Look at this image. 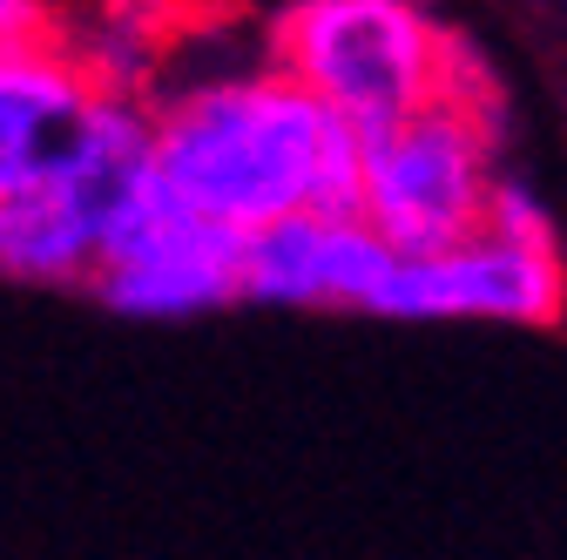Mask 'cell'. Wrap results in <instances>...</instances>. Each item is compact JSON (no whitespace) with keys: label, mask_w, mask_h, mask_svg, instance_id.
<instances>
[{"label":"cell","mask_w":567,"mask_h":560,"mask_svg":"<svg viewBox=\"0 0 567 560\" xmlns=\"http://www.w3.org/2000/svg\"><path fill=\"white\" fill-rule=\"evenodd\" d=\"M446 28L419 0H291L270 21V61L359 135L446 95Z\"/></svg>","instance_id":"2"},{"label":"cell","mask_w":567,"mask_h":560,"mask_svg":"<svg viewBox=\"0 0 567 560\" xmlns=\"http://www.w3.org/2000/svg\"><path fill=\"white\" fill-rule=\"evenodd\" d=\"M567 304V270L554 250L466 237L440 257H399L385 291L372 298L379 318H493V324H554Z\"/></svg>","instance_id":"6"},{"label":"cell","mask_w":567,"mask_h":560,"mask_svg":"<svg viewBox=\"0 0 567 560\" xmlns=\"http://www.w3.org/2000/svg\"><path fill=\"white\" fill-rule=\"evenodd\" d=\"M21 34H48L41 0H0V41H21Z\"/></svg>","instance_id":"11"},{"label":"cell","mask_w":567,"mask_h":560,"mask_svg":"<svg viewBox=\"0 0 567 560\" xmlns=\"http://www.w3.org/2000/svg\"><path fill=\"white\" fill-rule=\"evenodd\" d=\"M75 61H82V75H89L95 95H135L142 82L156 75V48H150V34H142L128 14H115L89 41H75Z\"/></svg>","instance_id":"9"},{"label":"cell","mask_w":567,"mask_h":560,"mask_svg":"<svg viewBox=\"0 0 567 560\" xmlns=\"http://www.w3.org/2000/svg\"><path fill=\"white\" fill-rule=\"evenodd\" d=\"M89 102L95 89L82 75L75 48H61L48 34L0 41V203L28 189L41 169H54Z\"/></svg>","instance_id":"8"},{"label":"cell","mask_w":567,"mask_h":560,"mask_svg":"<svg viewBox=\"0 0 567 560\" xmlns=\"http://www.w3.org/2000/svg\"><path fill=\"white\" fill-rule=\"evenodd\" d=\"M89 284L122 318H196L244 298V237L203 224L150 156L109 203Z\"/></svg>","instance_id":"4"},{"label":"cell","mask_w":567,"mask_h":560,"mask_svg":"<svg viewBox=\"0 0 567 560\" xmlns=\"http://www.w3.org/2000/svg\"><path fill=\"white\" fill-rule=\"evenodd\" d=\"M156 156V115L135 95H95L54 169L0 203V277L14 284H82L102 257V224L122 183Z\"/></svg>","instance_id":"3"},{"label":"cell","mask_w":567,"mask_h":560,"mask_svg":"<svg viewBox=\"0 0 567 560\" xmlns=\"http://www.w3.org/2000/svg\"><path fill=\"white\" fill-rule=\"evenodd\" d=\"M392 270H399V250L365 217H351V224L284 217V224L244 237V298L250 304H284V311L359 304V311H372Z\"/></svg>","instance_id":"7"},{"label":"cell","mask_w":567,"mask_h":560,"mask_svg":"<svg viewBox=\"0 0 567 560\" xmlns=\"http://www.w3.org/2000/svg\"><path fill=\"white\" fill-rule=\"evenodd\" d=\"M486 237L527 243V250H554V209L534 196V183L493 176V196H486Z\"/></svg>","instance_id":"10"},{"label":"cell","mask_w":567,"mask_h":560,"mask_svg":"<svg viewBox=\"0 0 567 560\" xmlns=\"http://www.w3.org/2000/svg\"><path fill=\"white\" fill-rule=\"evenodd\" d=\"M493 128L453 102H433L365 135V224L399 257H440L486 230Z\"/></svg>","instance_id":"5"},{"label":"cell","mask_w":567,"mask_h":560,"mask_svg":"<svg viewBox=\"0 0 567 560\" xmlns=\"http://www.w3.org/2000/svg\"><path fill=\"white\" fill-rule=\"evenodd\" d=\"M344 128V115L277 75V61L196 75L156 108V169L203 224L257 237L311 209L318 169Z\"/></svg>","instance_id":"1"}]
</instances>
